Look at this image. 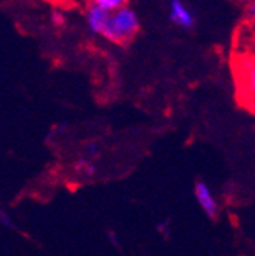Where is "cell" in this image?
<instances>
[{
  "label": "cell",
  "instance_id": "cell-1",
  "mask_svg": "<svg viewBox=\"0 0 255 256\" xmlns=\"http://www.w3.org/2000/svg\"><path fill=\"white\" fill-rule=\"evenodd\" d=\"M139 32L138 14L127 5L110 12L108 22L100 36L113 44H129Z\"/></svg>",
  "mask_w": 255,
  "mask_h": 256
},
{
  "label": "cell",
  "instance_id": "cell-2",
  "mask_svg": "<svg viewBox=\"0 0 255 256\" xmlns=\"http://www.w3.org/2000/svg\"><path fill=\"white\" fill-rule=\"evenodd\" d=\"M194 197L196 202L200 206V210L205 212L208 219L214 220L219 214V204L216 202V197L213 196V192L210 186L205 182H197L194 186Z\"/></svg>",
  "mask_w": 255,
  "mask_h": 256
},
{
  "label": "cell",
  "instance_id": "cell-3",
  "mask_svg": "<svg viewBox=\"0 0 255 256\" xmlns=\"http://www.w3.org/2000/svg\"><path fill=\"white\" fill-rule=\"evenodd\" d=\"M169 19L174 25L183 30H189L194 27L196 18L182 0H171L169 4Z\"/></svg>",
  "mask_w": 255,
  "mask_h": 256
},
{
  "label": "cell",
  "instance_id": "cell-4",
  "mask_svg": "<svg viewBox=\"0 0 255 256\" xmlns=\"http://www.w3.org/2000/svg\"><path fill=\"white\" fill-rule=\"evenodd\" d=\"M85 18H86V25H88L89 32H93L94 34H100L108 22L110 11L100 8L94 4H89V6L86 8Z\"/></svg>",
  "mask_w": 255,
  "mask_h": 256
},
{
  "label": "cell",
  "instance_id": "cell-5",
  "mask_svg": "<svg viewBox=\"0 0 255 256\" xmlns=\"http://www.w3.org/2000/svg\"><path fill=\"white\" fill-rule=\"evenodd\" d=\"M125 2H127V0H89V4H94V5L104 8V10H107L110 12L124 6Z\"/></svg>",
  "mask_w": 255,
  "mask_h": 256
},
{
  "label": "cell",
  "instance_id": "cell-6",
  "mask_svg": "<svg viewBox=\"0 0 255 256\" xmlns=\"http://www.w3.org/2000/svg\"><path fill=\"white\" fill-rule=\"evenodd\" d=\"M50 20H52V24L55 25V27H65L66 22H68V18L63 11L55 10V11H52V14H50Z\"/></svg>",
  "mask_w": 255,
  "mask_h": 256
},
{
  "label": "cell",
  "instance_id": "cell-7",
  "mask_svg": "<svg viewBox=\"0 0 255 256\" xmlns=\"http://www.w3.org/2000/svg\"><path fill=\"white\" fill-rule=\"evenodd\" d=\"M0 226L8 228V230H16V224L13 222L10 214L4 208H0Z\"/></svg>",
  "mask_w": 255,
  "mask_h": 256
},
{
  "label": "cell",
  "instance_id": "cell-8",
  "mask_svg": "<svg viewBox=\"0 0 255 256\" xmlns=\"http://www.w3.org/2000/svg\"><path fill=\"white\" fill-rule=\"evenodd\" d=\"M246 4H247L246 5V14H247L249 19H253V16H255V2H253V0H252V2H250V0H247Z\"/></svg>",
  "mask_w": 255,
  "mask_h": 256
},
{
  "label": "cell",
  "instance_id": "cell-9",
  "mask_svg": "<svg viewBox=\"0 0 255 256\" xmlns=\"http://www.w3.org/2000/svg\"><path fill=\"white\" fill-rule=\"evenodd\" d=\"M235 2H247V0H235Z\"/></svg>",
  "mask_w": 255,
  "mask_h": 256
}]
</instances>
